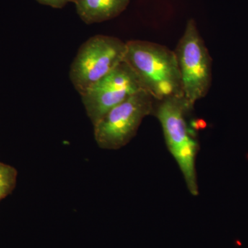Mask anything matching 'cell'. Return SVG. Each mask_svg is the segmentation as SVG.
Instances as JSON below:
<instances>
[{
  "label": "cell",
  "instance_id": "6da1fadb",
  "mask_svg": "<svg viewBox=\"0 0 248 248\" xmlns=\"http://www.w3.org/2000/svg\"><path fill=\"white\" fill-rule=\"evenodd\" d=\"M193 109L184 96H172L155 100L153 115L161 124L166 146L182 171L187 189L192 195H197L195 160L200 144L197 128L189 122Z\"/></svg>",
  "mask_w": 248,
  "mask_h": 248
},
{
  "label": "cell",
  "instance_id": "8992f818",
  "mask_svg": "<svg viewBox=\"0 0 248 248\" xmlns=\"http://www.w3.org/2000/svg\"><path fill=\"white\" fill-rule=\"evenodd\" d=\"M143 89L135 72L124 62L80 95L93 125L112 108Z\"/></svg>",
  "mask_w": 248,
  "mask_h": 248
},
{
  "label": "cell",
  "instance_id": "52a82bcc",
  "mask_svg": "<svg viewBox=\"0 0 248 248\" xmlns=\"http://www.w3.org/2000/svg\"><path fill=\"white\" fill-rule=\"evenodd\" d=\"M131 0H73L77 13L86 24L106 22L120 16Z\"/></svg>",
  "mask_w": 248,
  "mask_h": 248
},
{
  "label": "cell",
  "instance_id": "7a4b0ae2",
  "mask_svg": "<svg viewBox=\"0 0 248 248\" xmlns=\"http://www.w3.org/2000/svg\"><path fill=\"white\" fill-rule=\"evenodd\" d=\"M124 62L155 100L184 96L177 58L169 47L149 41H128Z\"/></svg>",
  "mask_w": 248,
  "mask_h": 248
},
{
  "label": "cell",
  "instance_id": "ba28073f",
  "mask_svg": "<svg viewBox=\"0 0 248 248\" xmlns=\"http://www.w3.org/2000/svg\"><path fill=\"white\" fill-rule=\"evenodd\" d=\"M17 179V170L0 161V202L14 191Z\"/></svg>",
  "mask_w": 248,
  "mask_h": 248
},
{
  "label": "cell",
  "instance_id": "277c9868",
  "mask_svg": "<svg viewBox=\"0 0 248 248\" xmlns=\"http://www.w3.org/2000/svg\"><path fill=\"white\" fill-rule=\"evenodd\" d=\"M155 99L145 90L130 96L106 114L93 125L98 146L105 150H118L131 141L142 121L153 115Z\"/></svg>",
  "mask_w": 248,
  "mask_h": 248
},
{
  "label": "cell",
  "instance_id": "5b68a950",
  "mask_svg": "<svg viewBox=\"0 0 248 248\" xmlns=\"http://www.w3.org/2000/svg\"><path fill=\"white\" fill-rule=\"evenodd\" d=\"M126 42L112 36L97 35L81 45L70 68L72 84L82 94L124 62Z\"/></svg>",
  "mask_w": 248,
  "mask_h": 248
},
{
  "label": "cell",
  "instance_id": "3957f363",
  "mask_svg": "<svg viewBox=\"0 0 248 248\" xmlns=\"http://www.w3.org/2000/svg\"><path fill=\"white\" fill-rule=\"evenodd\" d=\"M184 97L191 105L208 94L213 81V59L195 19H189L174 50Z\"/></svg>",
  "mask_w": 248,
  "mask_h": 248
},
{
  "label": "cell",
  "instance_id": "9c48e42d",
  "mask_svg": "<svg viewBox=\"0 0 248 248\" xmlns=\"http://www.w3.org/2000/svg\"><path fill=\"white\" fill-rule=\"evenodd\" d=\"M36 1L41 4L50 6L53 9H62L68 3L73 2V0H36Z\"/></svg>",
  "mask_w": 248,
  "mask_h": 248
}]
</instances>
